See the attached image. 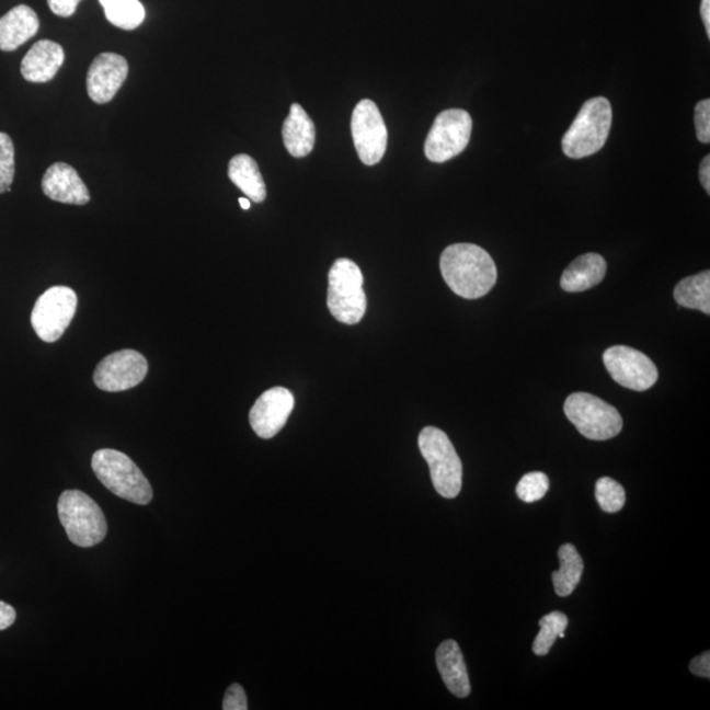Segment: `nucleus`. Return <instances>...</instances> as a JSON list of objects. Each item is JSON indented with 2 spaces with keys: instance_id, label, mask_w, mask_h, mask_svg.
<instances>
[{
  "instance_id": "nucleus-1",
  "label": "nucleus",
  "mask_w": 710,
  "mask_h": 710,
  "mask_svg": "<svg viewBox=\"0 0 710 710\" xmlns=\"http://www.w3.org/2000/svg\"><path fill=\"white\" fill-rule=\"evenodd\" d=\"M440 273L454 294L479 299L491 291L497 280L495 261L473 243H454L440 255Z\"/></svg>"
},
{
  "instance_id": "nucleus-2",
  "label": "nucleus",
  "mask_w": 710,
  "mask_h": 710,
  "mask_svg": "<svg viewBox=\"0 0 710 710\" xmlns=\"http://www.w3.org/2000/svg\"><path fill=\"white\" fill-rule=\"evenodd\" d=\"M91 466L96 478L114 495L138 505H147L153 499L149 480L124 453L114 449L98 450L92 456Z\"/></svg>"
},
{
  "instance_id": "nucleus-3",
  "label": "nucleus",
  "mask_w": 710,
  "mask_h": 710,
  "mask_svg": "<svg viewBox=\"0 0 710 710\" xmlns=\"http://www.w3.org/2000/svg\"><path fill=\"white\" fill-rule=\"evenodd\" d=\"M611 118L614 114L607 98L589 99L563 136V153L574 160L597 153L608 140Z\"/></svg>"
},
{
  "instance_id": "nucleus-4",
  "label": "nucleus",
  "mask_w": 710,
  "mask_h": 710,
  "mask_svg": "<svg viewBox=\"0 0 710 710\" xmlns=\"http://www.w3.org/2000/svg\"><path fill=\"white\" fill-rule=\"evenodd\" d=\"M328 280L329 312L342 324H358L366 313L367 298L364 274L357 263L347 259L335 261Z\"/></svg>"
},
{
  "instance_id": "nucleus-5",
  "label": "nucleus",
  "mask_w": 710,
  "mask_h": 710,
  "mask_svg": "<svg viewBox=\"0 0 710 710\" xmlns=\"http://www.w3.org/2000/svg\"><path fill=\"white\" fill-rule=\"evenodd\" d=\"M419 447L427 466L434 489L445 499H454L462 490V462L447 434L426 426L419 436Z\"/></svg>"
},
{
  "instance_id": "nucleus-6",
  "label": "nucleus",
  "mask_w": 710,
  "mask_h": 710,
  "mask_svg": "<svg viewBox=\"0 0 710 710\" xmlns=\"http://www.w3.org/2000/svg\"><path fill=\"white\" fill-rule=\"evenodd\" d=\"M57 509L66 535L79 548H92L107 535V522L101 506L82 491L62 492Z\"/></svg>"
},
{
  "instance_id": "nucleus-7",
  "label": "nucleus",
  "mask_w": 710,
  "mask_h": 710,
  "mask_svg": "<svg viewBox=\"0 0 710 710\" xmlns=\"http://www.w3.org/2000/svg\"><path fill=\"white\" fill-rule=\"evenodd\" d=\"M564 413L577 432L592 440H607L622 431L621 414L616 408L591 393H571L564 401Z\"/></svg>"
},
{
  "instance_id": "nucleus-8",
  "label": "nucleus",
  "mask_w": 710,
  "mask_h": 710,
  "mask_svg": "<svg viewBox=\"0 0 710 710\" xmlns=\"http://www.w3.org/2000/svg\"><path fill=\"white\" fill-rule=\"evenodd\" d=\"M472 118L463 110L440 112L425 141L427 160L444 163L462 153L470 142Z\"/></svg>"
},
{
  "instance_id": "nucleus-9",
  "label": "nucleus",
  "mask_w": 710,
  "mask_h": 710,
  "mask_svg": "<svg viewBox=\"0 0 710 710\" xmlns=\"http://www.w3.org/2000/svg\"><path fill=\"white\" fill-rule=\"evenodd\" d=\"M77 306V294L71 288L56 286L46 289L37 299L31 316L38 337L49 344L61 339L75 318Z\"/></svg>"
},
{
  "instance_id": "nucleus-10",
  "label": "nucleus",
  "mask_w": 710,
  "mask_h": 710,
  "mask_svg": "<svg viewBox=\"0 0 710 710\" xmlns=\"http://www.w3.org/2000/svg\"><path fill=\"white\" fill-rule=\"evenodd\" d=\"M352 135L362 162L373 167L381 161L387 149L388 134L383 116L370 99H364L354 108Z\"/></svg>"
},
{
  "instance_id": "nucleus-11",
  "label": "nucleus",
  "mask_w": 710,
  "mask_h": 710,
  "mask_svg": "<svg viewBox=\"0 0 710 710\" xmlns=\"http://www.w3.org/2000/svg\"><path fill=\"white\" fill-rule=\"evenodd\" d=\"M603 360L610 377L629 390L646 391L660 377L653 360L633 347L611 346L605 351Z\"/></svg>"
},
{
  "instance_id": "nucleus-12",
  "label": "nucleus",
  "mask_w": 710,
  "mask_h": 710,
  "mask_svg": "<svg viewBox=\"0 0 710 710\" xmlns=\"http://www.w3.org/2000/svg\"><path fill=\"white\" fill-rule=\"evenodd\" d=\"M148 374V362L136 351L112 353L98 365L94 381L107 392L129 390L141 383Z\"/></svg>"
},
{
  "instance_id": "nucleus-13",
  "label": "nucleus",
  "mask_w": 710,
  "mask_h": 710,
  "mask_svg": "<svg viewBox=\"0 0 710 710\" xmlns=\"http://www.w3.org/2000/svg\"><path fill=\"white\" fill-rule=\"evenodd\" d=\"M294 405V394L285 387H274L263 392L249 413L250 425L256 436L263 439L275 437L285 427Z\"/></svg>"
},
{
  "instance_id": "nucleus-14",
  "label": "nucleus",
  "mask_w": 710,
  "mask_h": 710,
  "mask_svg": "<svg viewBox=\"0 0 710 710\" xmlns=\"http://www.w3.org/2000/svg\"><path fill=\"white\" fill-rule=\"evenodd\" d=\"M128 62L115 53H102L88 72V92L91 101L105 104L112 101L128 77Z\"/></svg>"
},
{
  "instance_id": "nucleus-15",
  "label": "nucleus",
  "mask_w": 710,
  "mask_h": 710,
  "mask_svg": "<svg viewBox=\"0 0 710 710\" xmlns=\"http://www.w3.org/2000/svg\"><path fill=\"white\" fill-rule=\"evenodd\" d=\"M43 191L49 199L84 206L90 202V193L75 168L65 162L53 163L43 178Z\"/></svg>"
},
{
  "instance_id": "nucleus-16",
  "label": "nucleus",
  "mask_w": 710,
  "mask_h": 710,
  "mask_svg": "<svg viewBox=\"0 0 710 710\" xmlns=\"http://www.w3.org/2000/svg\"><path fill=\"white\" fill-rule=\"evenodd\" d=\"M64 61L65 51L61 45L53 43L50 39H39L26 53L20 70L26 81L45 83L56 77Z\"/></svg>"
},
{
  "instance_id": "nucleus-17",
  "label": "nucleus",
  "mask_w": 710,
  "mask_h": 710,
  "mask_svg": "<svg viewBox=\"0 0 710 710\" xmlns=\"http://www.w3.org/2000/svg\"><path fill=\"white\" fill-rule=\"evenodd\" d=\"M436 662L447 689L459 699L469 696L471 684L459 644L453 640L440 643L436 653Z\"/></svg>"
},
{
  "instance_id": "nucleus-18",
  "label": "nucleus",
  "mask_w": 710,
  "mask_h": 710,
  "mask_svg": "<svg viewBox=\"0 0 710 710\" xmlns=\"http://www.w3.org/2000/svg\"><path fill=\"white\" fill-rule=\"evenodd\" d=\"M39 30L38 16L31 7L16 5L0 18V50L12 51L36 35Z\"/></svg>"
},
{
  "instance_id": "nucleus-19",
  "label": "nucleus",
  "mask_w": 710,
  "mask_h": 710,
  "mask_svg": "<svg viewBox=\"0 0 710 710\" xmlns=\"http://www.w3.org/2000/svg\"><path fill=\"white\" fill-rule=\"evenodd\" d=\"M605 274H607V262L604 256L596 253L583 254L564 270L561 287L565 293L587 291L600 285Z\"/></svg>"
},
{
  "instance_id": "nucleus-20",
  "label": "nucleus",
  "mask_w": 710,
  "mask_h": 710,
  "mask_svg": "<svg viewBox=\"0 0 710 710\" xmlns=\"http://www.w3.org/2000/svg\"><path fill=\"white\" fill-rule=\"evenodd\" d=\"M282 135L285 147L293 157L302 158L311 153L316 140L314 124L300 104L291 105Z\"/></svg>"
},
{
  "instance_id": "nucleus-21",
  "label": "nucleus",
  "mask_w": 710,
  "mask_h": 710,
  "mask_svg": "<svg viewBox=\"0 0 710 710\" xmlns=\"http://www.w3.org/2000/svg\"><path fill=\"white\" fill-rule=\"evenodd\" d=\"M229 180L245 194L250 201L262 203L266 199V184L259 164L248 154L232 158L228 168Z\"/></svg>"
},
{
  "instance_id": "nucleus-22",
  "label": "nucleus",
  "mask_w": 710,
  "mask_h": 710,
  "mask_svg": "<svg viewBox=\"0 0 710 710\" xmlns=\"http://www.w3.org/2000/svg\"><path fill=\"white\" fill-rule=\"evenodd\" d=\"M561 569L552 572V584H554L556 594L561 597H568L575 591L581 583L584 563L574 545L565 543L558 550Z\"/></svg>"
},
{
  "instance_id": "nucleus-23",
  "label": "nucleus",
  "mask_w": 710,
  "mask_h": 710,
  "mask_svg": "<svg viewBox=\"0 0 710 710\" xmlns=\"http://www.w3.org/2000/svg\"><path fill=\"white\" fill-rule=\"evenodd\" d=\"M677 305L684 308L697 309L710 314V273L702 272L677 283L674 289Z\"/></svg>"
},
{
  "instance_id": "nucleus-24",
  "label": "nucleus",
  "mask_w": 710,
  "mask_h": 710,
  "mask_svg": "<svg viewBox=\"0 0 710 710\" xmlns=\"http://www.w3.org/2000/svg\"><path fill=\"white\" fill-rule=\"evenodd\" d=\"M105 18L111 24L125 31L136 30L145 20V9L140 0H99Z\"/></svg>"
},
{
  "instance_id": "nucleus-25",
  "label": "nucleus",
  "mask_w": 710,
  "mask_h": 710,
  "mask_svg": "<svg viewBox=\"0 0 710 710\" xmlns=\"http://www.w3.org/2000/svg\"><path fill=\"white\" fill-rule=\"evenodd\" d=\"M569 618L562 611H551L539 620L538 635L535 643H532V651L538 656H545L550 653L552 644L556 643L557 638H564L565 628H568Z\"/></svg>"
},
{
  "instance_id": "nucleus-26",
  "label": "nucleus",
  "mask_w": 710,
  "mask_h": 710,
  "mask_svg": "<svg viewBox=\"0 0 710 710\" xmlns=\"http://www.w3.org/2000/svg\"><path fill=\"white\" fill-rule=\"evenodd\" d=\"M595 496L600 508L607 513L620 512L627 502L623 486L608 477L597 480Z\"/></svg>"
},
{
  "instance_id": "nucleus-27",
  "label": "nucleus",
  "mask_w": 710,
  "mask_h": 710,
  "mask_svg": "<svg viewBox=\"0 0 710 710\" xmlns=\"http://www.w3.org/2000/svg\"><path fill=\"white\" fill-rule=\"evenodd\" d=\"M550 489L548 476L543 472L535 471L526 473L519 480L516 489L517 496L525 503H536L541 500Z\"/></svg>"
},
{
  "instance_id": "nucleus-28",
  "label": "nucleus",
  "mask_w": 710,
  "mask_h": 710,
  "mask_svg": "<svg viewBox=\"0 0 710 710\" xmlns=\"http://www.w3.org/2000/svg\"><path fill=\"white\" fill-rule=\"evenodd\" d=\"M15 176V148L9 135L0 131V194L10 193Z\"/></svg>"
},
{
  "instance_id": "nucleus-29",
  "label": "nucleus",
  "mask_w": 710,
  "mask_h": 710,
  "mask_svg": "<svg viewBox=\"0 0 710 710\" xmlns=\"http://www.w3.org/2000/svg\"><path fill=\"white\" fill-rule=\"evenodd\" d=\"M695 127L696 135L700 142L709 144L710 141V101L703 99L695 107Z\"/></svg>"
},
{
  "instance_id": "nucleus-30",
  "label": "nucleus",
  "mask_w": 710,
  "mask_h": 710,
  "mask_svg": "<svg viewBox=\"0 0 710 710\" xmlns=\"http://www.w3.org/2000/svg\"><path fill=\"white\" fill-rule=\"evenodd\" d=\"M224 710H247L248 709V699L245 690L240 686V684H232L227 689L226 696H224L222 701Z\"/></svg>"
},
{
  "instance_id": "nucleus-31",
  "label": "nucleus",
  "mask_w": 710,
  "mask_h": 710,
  "mask_svg": "<svg viewBox=\"0 0 710 710\" xmlns=\"http://www.w3.org/2000/svg\"><path fill=\"white\" fill-rule=\"evenodd\" d=\"M79 2L82 0H48V5L57 16L70 18L75 15Z\"/></svg>"
},
{
  "instance_id": "nucleus-32",
  "label": "nucleus",
  "mask_w": 710,
  "mask_h": 710,
  "mask_svg": "<svg viewBox=\"0 0 710 710\" xmlns=\"http://www.w3.org/2000/svg\"><path fill=\"white\" fill-rule=\"evenodd\" d=\"M689 669L690 673H692L696 676L700 677H707L709 679L710 677V654L709 651H706V653H702L699 656H696L692 662L689 663Z\"/></svg>"
},
{
  "instance_id": "nucleus-33",
  "label": "nucleus",
  "mask_w": 710,
  "mask_h": 710,
  "mask_svg": "<svg viewBox=\"0 0 710 710\" xmlns=\"http://www.w3.org/2000/svg\"><path fill=\"white\" fill-rule=\"evenodd\" d=\"M16 620V610L10 604L0 602V630L9 629Z\"/></svg>"
},
{
  "instance_id": "nucleus-34",
  "label": "nucleus",
  "mask_w": 710,
  "mask_h": 710,
  "mask_svg": "<svg viewBox=\"0 0 710 710\" xmlns=\"http://www.w3.org/2000/svg\"><path fill=\"white\" fill-rule=\"evenodd\" d=\"M699 173L703 190H706L707 193L710 194V156L703 157Z\"/></svg>"
},
{
  "instance_id": "nucleus-35",
  "label": "nucleus",
  "mask_w": 710,
  "mask_h": 710,
  "mask_svg": "<svg viewBox=\"0 0 710 710\" xmlns=\"http://www.w3.org/2000/svg\"><path fill=\"white\" fill-rule=\"evenodd\" d=\"M700 13L703 25H706L708 38H710V0H701Z\"/></svg>"
},
{
  "instance_id": "nucleus-36",
  "label": "nucleus",
  "mask_w": 710,
  "mask_h": 710,
  "mask_svg": "<svg viewBox=\"0 0 710 710\" xmlns=\"http://www.w3.org/2000/svg\"><path fill=\"white\" fill-rule=\"evenodd\" d=\"M239 202H240L241 207L243 209H249L250 208V201L248 199V197H240Z\"/></svg>"
}]
</instances>
